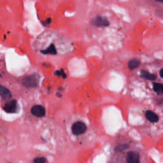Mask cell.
<instances>
[{
    "instance_id": "5",
    "label": "cell",
    "mask_w": 163,
    "mask_h": 163,
    "mask_svg": "<svg viewBox=\"0 0 163 163\" xmlns=\"http://www.w3.org/2000/svg\"><path fill=\"white\" fill-rule=\"evenodd\" d=\"M31 114L37 117H43L45 115V109L41 105H35L31 110Z\"/></svg>"
},
{
    "instance_id": "9",
    "label": "cell",
    "mask_w": 163,
    "mask_h": 163,
    "mask_svg": "<svg viewBox=\"0 0 163 163\" xmlns=\"http://www.w3.org/2000/svg\"><path fill=\"white\" fill-rule=\"evenodd\" d=\"M140 74H141V77L144 79H145L147 80H152V81H154L156 80L157 77L154 74H152L150 73L145 70H142L140 71Z\"/></svg>"
},
{
    "instance_id": "16",
    "label": "cell",
    "mask_w": 163,
    "mask_h": 163,
    "mask_svg": "<svg viewBox=\"0 0 163 163\" xmlns=\"http://www.w3.org/2000/svg\"><path fill=\"white\" fill-rule=\"evenodd\" d=\"M162 70L161 69V70H160V72H159V74H160V77H161V78H162Z\"/></svg>"
},
{
    "instance_id": "1",
    "label": "cell",
    "mask_w": 163,
    "mask_h": 163,
    "mask_svg": "<svg viewBox=\"0 0 163 163\" xmlns=\"http://www.w3.org/2000/svg\"><path fill=\"white\" fill-rule=\"evenodd\" d=\"M22 83L27 88H35L39 84V77L36 75H29L23 79Z\"/></svg>"
},
{
    "instance_id": "2",
    "label": "cell",
    "mask_w": 163,
    "mask_h": 163,
    "mask_svg": "<svg viewBox=\"0 0 163 163\" xmlns=\"http://www.w3.org/2000/svg\"><path fill=\"white\" fill-rule=\"evenodd\" d=\"M71 130L75 135H80L84 134L86 131L87 126L85 123L79 121L73 124Z\"/></svg>"
},
{
    "instance_id": "13",
    "label": "cell",
    "mask_w": 163,
    "mask_h": 163,
    "mask_svg": "<svg viewBox=\"0 0 163 163\" xmlns=\"http://www.w3.org/2000/svg\"><path fill=\"white\" fill-rule=\"evenodd\" d=\"M47 159L44 157H38L34 159V163H45Z\"/></svg>"
},
{
    "instance_id": "3",
    "label": "cell",
    "mask_w": 163,
    "mask_h": 163,
    "mask_svg": "<svg viewBox=\"0 0 163 163\" xmlns=\"http://www.w3.org/2000/svg\"><path fill=\"white\" fill-rule=\"evenodd\" d=\"M3 110L8 114L15 113L17 110V102L13 100L6 102L3 107Z\"/></svg>"
},
{
    "instance_id": "8",
    "label": "cell",
    "mask_w": 163,
    "mask_h": 163,
    "mask_svg": "<svg viewBox=\"0 0 163 163\" xmlns=\"http://www.w3.org/2000/svg\"><path fill=\"white\" fill-rule=\"evenodd\" d=\"M146 118H147V120L150 121V122H157L159 121V117L158 115L154 113V112L151 110H148L146 112L145 114Z\"/></svg>"
},
{
    "instance_id": "4",
    "label": "cell",
    "mask_w": 163,
    "mask_h": 163,
    "mask_svg": "<svg viewBox=\"0 0 163 163\" xmlns=\"http://www.w3.org/2000/svg\"><path fill=\"white\" fill-rule=\"evenodd\" d=\"M91 23L97 27H106L110 24L109 21L101 16H97L94 18L91 21Z\"/></svg>"
},
{
    "instance_id": "7",
    "label": "cell",
    "mask_w": 163,
    "mask_h": 163,
    "mask_svg": "<svg viewBox=\"0 0 163 163\" xmlns=\"http://www.w3.org/2000/svg\"><path fill=\"white\" fill-rule=\"evenodd\" d=\"M0 96H1L3 100H7L11 98L12 94L10 90L6 88V87L0 85Z\"/></svg>"
},
{
    "instance_id": "11",
    "label": "cell",
    "mask_w": 163,
    "mask_h": 163,
    "mask_svg": "<svg viewBox=\"0 0 163 163\" xmlns=\"http://www.w3.org/2000/svg\"><path fill=\"white\" fill-rule=\"evenodd\" d=\"M140 64V61L136 59H133L130 60L128 63V67L131 70H135L138 67H139Z\"/></svg>"
},
{
    "instance_id": "6",
    "label": "cell",
    "mask_w": 163,
    "mask_h": 163,
    "mask_svg": "<svg viewBox=\"0 0 163 163\" xmlns=\"http://www.w3.org/2000/svg\"><path fill=\"white\" fill-rule=\"evenodd\" d=\"M127 163H139V156L136 152H129L127 154Z\"/></svg>"
},
{
    "instance_id": "12",
    "label": "cell",
    "mask_w": 163,
    "mask_h": 163,
    "mask_svg": "<svg viewBox=\"0 0 163 163\" xmlns=\"http://www.w3.org/2000/svg\"><path fill=\"white\" fill-rule=\"evenodd\" d=\"M153 88L154 91L158 94L162 93V85L159 83L154 82L153 83Z\"/></svg>"
},
{
    "instance_id": "15",
    "label": "cell",
    "mask_w": 163,
    "mask_h": 163,
    "mask_svg": "<svg viewBox=\"0 0 163 163\" xmlns=\"http://www.w3.org/2000/svg\"><path fill=\"white\" fill-rule=\"evenodd\" d=\"M127 148V145H121V146H119L118 148H117V149L118 150H124V149H126Z\"/></svg>"
},
{
    "instance_id": "14",
    "label": "cell",
    "mask_w": 163,
    "mask_h": 163,
    "mask_svg": "<svg viewBox=\"0 0 163 163\" xmlns=\"http://www.w3.org/2000/svg\"><path fill=\"white\" fill-rule=\"evenodd\" d=\"M55 75H58V76H61V77H62L64 79H65V78L66 77V75L65 74V73L64 72L63 70H61L60 71H56L55 72Z\"/></svg>"
},
{
    "instance_id": "17",
    "label": "cell",
    "mask_w": 163,
    "mask_h": 163,
    "mask_svg": "<svg viewBox=\"0 0 163 163\" xmlns=\"http://www.w3.org/2000/svg\"><path fill=\"white\" fill-rule=\"evenodd\" d=\"M2 77V76H1V75H0V77Z\"/></svg>"
},
{
    "instance_id": "10",
    "label": "cell",
    "mask_w": 163,
    "mask_h": 163,
    "mask_svg": "<svg viewBox=\"0 0 163 163\" xmlns=\"http://www.w3.org/2000/svg\"><path fill=\"white\" fill-rule=\"evenodd\" d=\"M41 52L43 54H51V55H56L57 50L54 44H50L49 47L45 49L41 50Z\"/></svg>"
}]
</instances>
